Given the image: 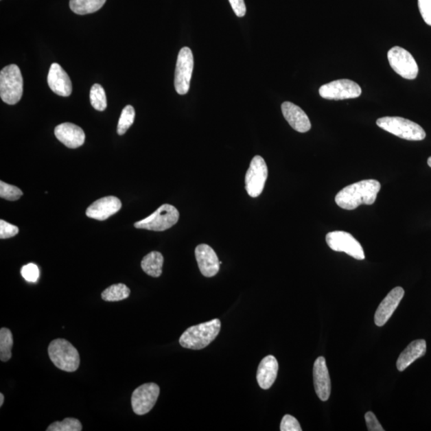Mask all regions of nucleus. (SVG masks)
I'll return each instance as SVG.
<instances>
[{
  "mask_svg": "<svg viewBox=\"0 0 431 431\" xmlns=\"http://www.w3.org/2000/svg\"><path fill=\"white\" fill-rule=\"evenodd\" d=\"M55 135L58 140L68 148L76 149L85 143L84 131L80 126L69 124V122L56 126Z\"/></svg>",
  "mask_w": 431,
  "mask_h": 431,
  "instance_id": "18",
  "label": "nucleus"
},
{
  "mask_svg": "<svg viewBox=\"0 0 431 431\" xmlns=\"http://www.w3.org/2000/svg\"><path fill=\"white\" fill-rule=\"evenodd\" d=\"M91 104L96 110L104 111L106 109L107 102L106 92L100 84H95L91 90Z\"/></svg>",
  "mask_w": 431,
  "mask_h": 431,
  "instance_id": "26",
  "label": "nucleus"
},
{
  "mask_svg": "<svg viewBox=\"0 0 431 431\" xmlns=\"http://www.w3.org/2000/svg\"><path fill=\"white\" fill-rule=\"evenodd\" d=\"M419 8L423 21L431 26V0H419Z\"/></svg>",
  "mask_w": 431,
  "mask_h": 431,
  "instance_id": "33",
  "label": "nucleus"
},
{
  "mask_svg": "<svg viewBox=\"0 0 431 431\" xmlns=\"http://www.w3.org/2000/svg\"><path fill=\"white\" fill-rule=\"evenodd\" d=\"M48 354L53 364L62 371L73 372L80 366V354L75 347L67 340H53L48 347Z\"/></svg>",
  "mask_w": 431,
  "mask_h": 431,
  "instance_id": "4",
  "label": "nucleus"
},
{
  "mask_svg": "<svg viewBox=\"0 0 431 431\" xmlns=\"http://www.w3.org/2000/svg\"><path fill=\"white\" fill-rule=\"evenodd\" d=\"M121 208V200L114 196H109L91 205L86 209V214L92 219L105 220L119 212Z\"/></svg>",
  "mask_w": 431,
  "mask_h": 431,
  "instance_id": "16",
  "label": "nucleus"
},
{
  "mask_svg": "<svg viewBox=\"0 0 431 431\" xmlns=\"http://www.w3.org/2000/svg\"><path fill=\"white\" fill-rule=\"evenodd\" d=\"M281 431H301L298 420L290 415L283 416L281 423Z\"/></svg>",
  "mask_w": 431,
  "mask_h": 431,
  "instance_id": "31",
  "label": "nucleus"
},
{
  "mask_svg": "<svg viewBox=\"0 0 431 431\" xmlns=\"http://www.w3.org/2000/svg\"><path fill=\"white\" fill-rule=\"evenodd\" d=\"M47 82L55 94L68 97L72 93V83L69 75L58 63H53L47 76Z\"/></svg>",
  "mask_w": 431,
  "mask_h": 431,
  "instance_id": "17",
  "label": "nucleus"
},
{
  "mask_svg": "<svg viewBox=\"0 0 431 431\" xmlns=\"http://www.w3.org/2000/svg\"><path fill=\"white\" fill-rule=\"evenodd\" d=\"M268 178V166L261 156H255L246 175V189L252 198L263 192Z\"/></svg>",
  "mask_w": 431,
  "mask_h": 431,
  "instance_id": "10",
  "label": "nucleus"
},
{
  "mask_svg": "<svg viewBox=\"0 0 431 431\" xmlns=\"http://www.w3.org/2000/svg\"><path fill=\"white\" fill-rule=\"evenodd\" d=\"M313 380L317 396L321 400L327 401L331 395V384L326 360L323 356L315 361L313 366Z\"/></svg>",
  "mask_w": 431,
  "mask_h": 431,
  "instance_id": "15",
  "label": "nucleus"
},
{
  "mask_svg": "<svg viewBox=\"0 0 431 431\" xmlns=\"http://www.w3.org/2000/svg\"><path fill=\"white\" fill-rule=\"evenodd\" d=\"M326 242L333 251L344 252L359 261L365 259L364 248L360 243L349 233L345 231L328 233Z\"/></svg>",
  "mask_w": 431,
  "mask_h": 431,
  "instance_id": "9",
  "label": "nucleus"
},
{
  "mask_svg": "<svg viewBox=\"0 0 431 431\" xmlns=\"http://www.w3.org/2000/svg\"><path fill=\"white\" fill-rule=\"evenodd\" d=\"M19 228L16 225L8 223L5 220H0V238L8 239L16 236Z\"/></svg>",
  "mask_w": 431,
  "mask_h": 431,
  "instance_id": "32",
  "label": "nucleus"
},
{
  "mask_svg": "<svg viewBox=\"0 0 431 431\" xmlns=\"http://www.w3.org/2000/svg\"><path fill=\"white\" fill-rule=\"evenodd\" d=\"M164 257L159 252H151L147 254L141 261V268L150 277H159L163 273Z\"/></svg>",
  "mask_w": 431,
  "mask_h": 431,
  "instance_id": "22",
  "label": "nucleus"
},
{
  "mask_svg": "<svg viewBox=\"0 0 431 431\" xmlns=\"http://www.w3.org/2000/svg\"><path fill=\"white\" fill-rule=\"evenodd\" d=\"M365 420L366 423L367 430L369 431H384L385 430L382 427L378 419L374 413L366 412L365 414Z\"/></svg>",
  "mask_w": 431,
  "mask_h": 431,
  "instance_id": "34",
  "label": "nucleus"
},
{
  "mask_svg": "<svg viewBox=\"0 0 431 431\" xmlns=\"http://www.w3.org/2000/svg\"><path fill=\"white\" fill-rule=\"evenodd\" d=\"M23 194L22 190L16 186L5 183L3 180L0 181V197L2 198L13 202L21 198Z\"/></svg>",
  "mask_w": 431,
  "mask_h": 431,
  "instance_id": "29",
  "label": "nucleus"
},
{
  "mask_svg": "<svg viewBox=\"0 0 431 431\" xmlns=\"http://www.w3.org/2000/svg\"><path fill=\"white\" fill-rule=\"evenodd\" d=\"M427 352V342L424 340H417L411 342L400 354L397 360V369L399 371H404L412 364L415 360L425 356Z\"/></svg>",
  "mask_w": 431,
  "mask_h": 431,
  "instance_id": "21",
  "label": "nucleus"
},
{
  "mask_svg": "<svg viewBox=\"0 0 431 431\" xmlns=\"http://www.w3.org/2000/svg\"><path fill=\"white\" fill-rule=\"evenodd\" d=\"M3 401H4V395L1 393L0 394V406H2L3 405Z\"/></svg>",
  "mask_w": 431,
  "mask_h": 431,
  "instance_id": "36",
  "label": "nucleus"
},
{
  "mask_svg": "<svg viewBox=\"0 0 431 431\" xmlns=\"http://www.w3.org/2000/svg\"><path fill=\"white\" fill-rule=\"evenodd\" d=\"M283 117L292 128L300 133H306L312 127L306 113L292 102H286L281 106Z\"/></svg>",
  "mask_w": 431,
  "mask_h": 431,
  "instance_id": "19",
  "label": "nucleus"
},
{
  "mask_svg": "<svg viewBox=\"0 0 431 431\" xmlns=\"http://www.w3.org/2000/svg\"><path fill=\"white\" fill-rule=\"evenodd\" d=\"M428 163L430 167L431 168V156H430V158L428 159Z\"/></svg>",
  "mask_w": 431,
  "mask_h": 431,
  "instance_id": "37",
  "label": "nucleus"
},
{
  "mask_svg": "<svg viewBox=\"0 0 431 431\" xmlns=\"http://www.w3.org/2000/svg\"><path fill=\"white\" fill-rule=\"evenodd\" d=\"M23 92V76L19 67L14 65L5 67L0 73V96L8 105L21 101Z\"/></svg>",
  "mask_w": 431,
  "mask_h": 431,
  "instance_id": "3",
  "label": "nucleus"
},
{
  "mask_svg": "<svg viewBox=\"0 0 431 431\" xmlns=\"http://www.w3.org/2000/svg\"><path fill=\"white\" fill-rule=\"evenodd\" d=\"M195 257L203 276L213 277L217 275L220 263L217 254L211 247L205 244H199L195 249Z\"/></svg>",
  "mask_w": 431,
  "mask_h": 431,
  "instance_id": "14",
  "label": "nucleus"
},
{
  "mask_svg": "<svg viewBox=\"0 0 431 431\" xmlns=\"http://www.w3.org/2000/svg\"><path fill=\"white\" fill-rule=\"evenodd\" d=\"M135 119V108L132 106H126L121 111L119 124H117V134L124 135L133 125Z\"/></svg>",
  "mask_w": 431,
  "mask_h": 431,
  "instance_id": "27",
  "label": "nucleus"
},
{
  "mask_svg": "<svg viewBox=\"0 0 431 431\" xmlns=\"http://www.w3.org/2000/svg\"><path fill=\"white\" fill-rule=\"evenodd\" d=\"M106 0H70V8L73 13L84 16L100 10Z\"/></svg>",
  "mask_w": 431,
  "mask_h": 431,
  "instance_id": "23",
  "label": "nucleus"
},
{
  "mask_svg": "<svg viewBox=\"0 0 431 431\" xmlns=\"http://www.w3.org/2000/svg\"><path fill=\"white\" fill-rule=\"evenodd\" d=\"M179 216L178 210L173 205L165 204L148 218L136 222L135 227L150 231H165L178 223Z\"/></svg>",
  "mask_w": 431,
  "mask_h": 431,
  "instance_id": "6",
  "label": "nucleus"
},
{
  "mask_svg": "<svg viewBox=\"0 0 431 431\" xmlns=\"http://www.w3.org/2000/svg\"><path fill=\"white\" fill-rule=\"evenodd\" d=\"M376 124L381 129L405 140L422 141L426 138V132L422 126L404 117H380L377 120Z\"/></svg>",
  "mask_w": 431,
  "mask_h": 431,
  "instance_id": "5",
  "label": "nucleus"
},
{
  "mask_svg": "<svg viewBox=\"0 0 431 431\" xmlns=\"http://www.w3.org/2000/svg\"><path fill=\"white\" fill-rule=\"evenodd\" d=\"M80 421L73 418H67L62 422H55L49 426L47 431H81Z\"/></svg>",
  "mask_w": 431,
  "mask_h": 431,
  "instance_id": "28",
  "label": "nucleus"
},
{
  "mask_svg": "<svg viewBox=\"0 0 431 431\" xmlns=\"http://www.w3.org/2000/svg\"><path fill=\"white\" fill-rule=\"evenodd\" d=\"M22 277L28 282H36L39 277V270L36 264H28L21 269Z\"/></svg>",
  "mask_w": 431,
  "mask_h": 431,
  "instance_id": "30",
  "label": "nucleus"
},
{
  "mask_svg": "<svg viewBox=\"0 0 431 431\" xmlns=\"http://www.w3.org/2000/svg\"><path fill=\"white\" fill-rule=\"evenodd\" d=\"M320 95L328 100L356 99L362 94L361 87L349 80H339L327 83L320 88Z\"/></svg>",
  "mask_w": 431,
  "mask_h": 431,
  "instance_id": "11",
  "label": "nucleus"
},
{
  "mask_svg": "<svg viewBox=\"0 0 431 431\" xmlns=\"http://www.w3.org/2000/svg\"><path fill=\"white\" fill-rule=\"evenodd\" d=\"M159 394L160 388L156 384H145L139 386L131 397L134 412L139 415L149 413L156 403Z\"/></svg>",
  "mask_w": 431,
  "mask_h": 431,
  "instance_id": "12",
  "label": "nucleus"
},
{
  "mask_svg": "<svg viewBox=\"0 0 431 431\" xmlns=\"http://www.w3.org/2000/svg\"><path fill=\"white\" fill-rule=\"evenodd\" d=\"M220 327H222V323L218 319L190 327L180 336V345L185 349H203L217 338Z\"/></svg>",
  "mask_w": 431,
  "mask_h": 431,
  "instance_id": "2",
  "label": "nucleus"
},
{
  "mask_svg": "<svg viewBox=\"0 0 431 431\" xmlns=\"http://www.w3.org/2000/svg\"><path fill=\"white\" fill-rule=\"evenodd\" d=\"M194 56L192 51L187 47L180 49L176 65L174 86L175 90L180 95L187 94L191 78L194 71Z\"/></svg>",
  "mask_w": 431,
  "mask_h": 431,
  "instance_id": "8",
  "label": "nucleus"
},
{
  "mask_svg": "<svg viewBox=\"0 0 431 431\" xmlns=\"http://www.w3.org/2000/svg\"><path fill=\"white\" fill-rule=\"evenodd\" d=\"M279 364L275 357L268 356L259 362L257 380L258 384L264 390L271 388L277 380Z\"/></svg>",
  "mask_w": 431,
  "mask_h": 431,
  "instance_id": "20",
  "label": "nucleus"
},
{
  "mask_svg": "<svg viewBox=\"0 0 431 431\" xmlns=\"http://www.w3.org/2000/svg\"><path fill=\"white\" fill-rule=\"evenodd\" d=\"M13 347V336L11 331L6 327L0 330V360L7 362L12 358Z\"/></svg>",
  "mask_w": 431,
  "mask_h": 431,
  "instance_id": "25",
  "label": "nucleus"
},
{
  "mask_svg": "<svg viewBox=\"0 0 431 431\" xmlns=\"http://www.w3.org/2000/svg\"><path fill=\"white\" fill-rule=\"evenodd\" d=\"M235 14L238 17H243L246 13V6L244 0H229Z\"/></svg>",
  "mask_w": 431,
  "mask_h": 431,
  "instance_id": "35",
  "label": "nucleus"
},
{
  "mask_svg": "<svg viewBox=\"0 0 431 431\" xmlns=\"http://www.w3.org/2000/svg\"><path fill=\"white\" fill-rule=\"evenodd\" d=\"M380 189L378 180H361L340 190L336 196V203L346 210H354L361 205H373Z\"/></svg>",
  "mask_w": 431,
  "mask_h": 431,
  "instance_id": "1",
  "label": "nucleus"
},
{
  "mask_svg": "<svg viewBox=\"0 0 431 431\" xmlns=\"http://www.w3.org/2000/svg\"><path fill=\"white\" fill-rule=\"evenodd\" d=\"M391 68L406 80H412L417 77L419 67L410 52L400 47H394L388 53Z\"/></svg>",
  "mask_w": 431,
  "mask_h": 431,
  "instance_id": "7",
  "label": "nucleus"
},
{
  "mask_svg": "<svg viewBox=\"0 0 431 431\" xmlns=\"http://www.w3.org/2000/svg\"><path fill=\"white\" fill-rule=\"evenodd\" d=\"M404 289L396 287L393 289L381 302L375 314V323L377 326L382 327L390 320L391 316L398 307L401 299L404 296Z\"/></svg>",
  "mask_w": 431,
  "mask_h": 431,
  "instance_id": "13",
  "label": "nucleus"
},
{
  "mask_svg": "<svg viewBox=\"0 0 431 431\" xmlns=\"http://www.w3.org/2000/svg\"><path fill=\"white\" fill-rule=\"evenodd\" d=\"M130 290L124 283H117L107 288L102 292V300L108 302H116L126 300L130 296Z\"/></svg>",
  "mask_w": 431,
  "mask_h": 431,
  "instance_id": "24",
  "label": "nucleus"
}]
</instances>
